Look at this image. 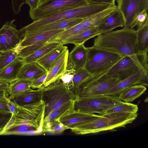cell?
<instances>
[{
  "label": "cell",
  "mask_w": 148,
  "mask_h": 148,
  "mask_svg": "<svg viewBox=\"0 0 148 148\" xmlns=\"http://www.w3.org/2000/svg\"><path fill=\"white\" fill-rule=\"evenodd\" d=\"M64 30H54L32 35L24 36L16 48L19 50L24 47L29 46L47 42L52 37Z\"/></svg>",
  "instance_id": "d6986e66"
},
{
  "label": "cell",
  "mask_w": 148,
  "mask_h": 148,
  "mask_svg": "<svg viewBox=\"0 0 148 148\" xmlns=\"http://www.w3.org/2000/svg\"><path fill=\"white\" fill-rule=\"evenodd\" d=\"M141 75L139 71L131 76L120 81L105 95H118L123 90L131 86L140 84Z\"/></svg>",
  "instance_id": "484cf974"
},
{
  "label": "cell",
  "mask_w": 148,
  "mask_h": 148,
  "mask_svg": "<svg viewBox=\"0 0 148 148\" xmlns=\"http://www.w3.org/2000/svg\"></svg>",
  "instance_id": "c3c4849f"
},
{
  "label": "cell",
  "mask_w": 148,
  "mask_h": 148,
  "mask_svg": "<svg viewBox=\"0 0 148 148\" xmlns=\"http://www.w3.org/2000/svg\"><path fill=\"white\" fill-rule=\"evenodd\" d=\"M136 42V30L123 27L120 29L98 35L94 39L93 46L131 58L138 68L141 75L140 84L148 86V54L138 53Z\"/></svg>",
  "instance_id": "6da1fadb"
},
{
  "label": "cell",
  "mask_w": 148,
  "mask_h": 148,
  "mask_svg": "<svg viewBox=\"0 0 148 148\" xmlns=\"http://www.w3.org/2000/svg\"><path fill=\"white\" fill-rule=\"evenodd\" d=\"M147 11V10H145L140 13L133 21L130 28L134 29L136 26L138 28L142 26L148 19Z\"/></svg>",
  "instance_id": "8d00e7d4"
},
{
  "label": "cell",
  "mask_w": 148,
  "mask_h": 148,
  "mask_svg": "<svg viewBox=\"0 0 148 148\" xmlns=\"http://www.w3.org/2000/svg\"><path fill=\"white\" fill-rule=\"evenodd\" d=\"M138 110L137 105L123 101L108 110L106 113L125 112L136 114Z\"/></svg>",
  "instance_id": "d6a6232c"
},
{
  "label": "cell",
  "mask_w": 148,
  "mask_h": 148,
  "mask_svg": "<svg viewBox=\"0 0 148 148\" xmlns=\"http://www.w3.org/2000/svg\"><path fill=\"white\" fill-rule=\"evenodd\" d=\"M138 71V66L132 59L125 56L109 70L107 74H118L121 81L133 75Z\"/></svg>",
  "instance_id": "5bb4252c"
},
{
  "label": "cell",
  "mask_w": 148,
  "mask_h": 148,
  "mask_svg": "<svg viewBox=\"0 0 148 148\" xmlns=\"http://www.w3.org/2000/svg\"><path fill=\"white\" fill-rule=\"evenodd\" d=\"M23 59L18 58L0 71V80L10 84L18 79L20 71L24 64Z\"/></svg>",
  "instance_id": "ffe728a7"
},
{
  "label": "cell",
  "mask_w": 148,
  "mask_h": 148,
  "mask_svg": "<svg viewBox=\"0 0 148 148\" xmlns=\"http://www.w3.org/2000/svg\"><path fill=\"white\" fill-rule=\"evenodd\" d=\"M117 8V5H112L108 8L84 19L80 22L83 31L93 28L97 27Z\"/></svg>",
  "instance_id": "ac0fdd59"
},
{
  "label": "cell",
  "mask_w": 148,
  "mask_h": 148,
  "mask_svg": "<svg viewBox=\"0 0 148 148\" xmlns=\"http://www.w3.org/2000/svg\"><path fill=\"white\" fill-rule=\"evenodd\" d=\"M136 49L139 54L147 53L148 51V19L145 24L136 30Z\"/></svg>",
  "instance_id": "83f0119b"
},
{
  "label": "cell",
  "mask_w": 148,
  "mask_h": 148,
  "mask_svg": "<svg viewBox=\"0 0 148 148\" xmlns=\"http://www.w3.org/2000/svg\"><path fill=\"white\" fill-rule=\"evenodd\" d=\"M61 45L57 42H47L31 55L22 59L24 63L37 62L51 50Z\"/></svg>",
  "instance_id": "1f68e13d"
},
{
  "label": "cell",
  "mask_w": 148,
  "mask_h": 148,
  "mask_svg": "<svg viewBox=\"0 0 148 148\" xmlns=\"http://www.w3.org/2000/svg\"><path fill=\"white\" fill-rule=\"evenodd\" d=\"M123 101L118 95H102L83 97L76 96L73 109L86 113L103 114L108 109Z\"/></svg>",
  "instance_id": "5b68a950"
},
{
  "label": "cell",
  "mask_w": 148,
  "mask_h": 148,
  "mask_svg": "<svg viewBox=\"0 0 148 148\" xmlns=\"http://www.w3.org/2000/svg\"><path fill=\"white\" fill-rule=\"evenodd\" d=\"M47 73L34 80L31 85V88L40 89L43 87L47 77Z\"/></svg>",
  "instance_id": "60d3db41"
},
{
  "label": "cell",
  "mask_w": 148,
  "mask_h": 148,
  "mask_svg": "<svg viewBox=\"0 0 148 148\" xmlns=\"http://www.w3.org/2000/svg\"><path fill=\"white\" fill-rule=\"evenodd\" d=\"M47 72L37 62L24 63L18 76V79H25L33 81Z\"/></svg>",
  "instance_id": "7402d4cb"
},
{
  "label": "cell",
  "mask_w": 148,
  "mask_h": 148,
  "mask_svg": "<svg viewBox=\"0 0 148 148\" xmlns=\"http://www.w3.org/2000/svg\"><path fill=\"white\" fill-rule=\"evenodd\" d=\"M120 81L118 74L107 72L93 77L84 84L76 96L79 97L106 95Z\"/></svg>",
  "instance_id": "ba28073f"
},
{
  "label": "cell",
  "mask_w": 148,
  "mask_h": 148,
  "mask_svg": "<svg viewBox=\"0 0 148 148\" xmlns=\"http://www.w3.org/2000/svg\"><path fill=\"white\" fill-rule=\"evenodd\" d=\"M138 114L125 112L106 113L92 120L76 126L70 129L76 135L94 134L125 127L136 118Z\"/></svg>",
  "instance_id": "7a4b0ae2"
},
{
  "label": "cell",
  "mask_w": 148,
  "mask_h": 148,
  "mask_svg": "<svg viewBox=\"0 0 148 148\" xmlns=\"http://www.w3.org/2000/svg\"><path fill=\"white\" fill-rule=\"evenodd\" d=\"M69 53L68 49L47 72L43 87H47L56 82L59 79L65 72L67 66Z\"/></svg>",
  "instance_id": "9a60e30c"
},
{
  "label": "cell",
  "mask_w": 148,
  "mask_h": 148,
  "mask_svg": "<svg viewBox=\"0 0 148 148\" xmlns=\"http://www.w3.org/2000/svg\"><path fill=\"white\" fill-rule=\"evenodd\" d=\"M147 88L141 84L133 85L123 90L119 94V98L124 102H130L144 93Z\"/></svg>",
  "instance_id": "4316f807"
},
{
  "label": "cell",
  "mask_w": 148,
  "mask_h": 148,
  "mask_svg": "<svg viewBox=\"0 0 148 148\" xmlns=\"http://www.w3.org/2000/svg\"><path fill=\"white\" fill-rule=\"evenodd\" d=\"M8 90L5 89H0V99L6 96Z\"/></svg>",
  "instance_id": "7dc6e473"
},
{
  "label": "cell",
  "mask_w": 148,
  "mask_h": 148,
  "mask_svg": "<svg viewBox=\"0 0 148 148\" xmlns=\"http://www.w3.org/2000/svg\"><path fill=\"white\" fill-rule=\"evenodd\" d=\"M26 3V0H11V8L14 13L17 14L21 11L23 5Z\"/></svg>",
  "instance_id": "ab89813d"
},
{
  "label": "cell",
  "mask_w": 148,
  "mask_h": 148,
  "mask_svg": "<svg viewBox=\"0 0 148 148\" xmlns=\"http://www.w3.org/2000/svg\"><path fill=\"white\" fill-rule=\"evenodd\" d=\"M41 88L42 100L45 106L44 119L53 111L69 102L73 101L76 97L74 92L60 79Z\"/></svg>",
  "instance_id": "277c9868"
},
{
  "label": "cell",
  "mask_w": 148,
  "mask_h": 148,
  "mask_svg": "<svg viewBox=\"0 0 148 148\" xmlns=\"http://www.w3.org/2000/svg\"><path fill=\"white\" fill-rule=\"evenodd\" d=\"M83 31L80 22L64 30L50 39L47 42H57L63 45L64 42L72 36Z\"/></svg>",
  "instance_id": "4dcf8cb0"
},
{
  "label": "cell",
  "mask_w": 148,
  "mask_h": 148,
  "mask_svg": "<svg viewBox=\"0 0 148 148\" xmlns=\"http://www.w3.org/2000/svg\"><path fill=\"white\" fill-rule=\"evenodd\" d=\"M117 8L124 20V27L130 28L133 21L141 12L148 9V0H116Z\"/></svg>",
  "instance_id": "9c48e42d"
},
{
  "label": "cell",
  "mask_w": 148,
  "mask_h": 148,
  "mask_svg": "<svg viewBox=\"0 0 148 148\" xmlns=\"http://www.w3.org/2000/svg\"><path fill=\"white\" fill-rule=\"evenodd\" d=\"M89 3L88 0H42L36 8L29 10V16L35 21Z\"/></svg>",
  "instance_id": "52a82bcc"
},
{
  "label": "cell",
  "mask_w": 148,
  "mask_h": 148,
  "mask_svg": "<svg viewBox=\"0 0 148 148\" xmlns=\"http://www.w3.org/2000/svg\"><path fill=\"white\" fill-rule=\"evenodd\" d=\"M33 81L25 79H18L10 84L7 93L11 99L31 88Z\"/></svg>",
  "instance_id": "f1b7e54d"
},
{
  "label": "cell",
  "mask_w": 148,
  "mask_h": 148,
  "mask_svg": "<svg viewBox=\"0 0 148 148\" xmlns=\"http://www.w3.org/2000/svg\"><path fill=\"white\" fill-rule=\"evenodd\" d=\"M87 51L84 44L76 45L69 53L66 69L75 71L84 68L87 58Z\"/></svg>",
  "instance_id": "2e32d148"
},
{
  "label": "cell",
  "mask_w": 148,
  "mask_h": 148,
  "mask_svg": "<svg viewBox=\"0 0 148 148\" xmlns=\"http://www.w3.org/2000/svg\"><path fill=\"white\" fill-rule=\"evenodd\" d=\"M69 128L57 119L51 121L43 127V132L53 134H60Z\"/></svg>",
  "instance_id": "d590c367"
},
{
  "label": "cell",
  "mask_w": 148,
  "mask_h": 148,
  "mask_svg": "<svg viewBox=\"0 0 148 148\" xmlns=\"http://www.w3.org/2000/svg\"><path fill=\"white\" fill-rule=\"evenodd\" d=\"M93 77L84 68L75 71L73 79V86L71 90L77 95L82 86Z\"/></svg>",
  "instance_id": "f546056e"
},
{
  "label": "cell",
  "mask_w": 148,
  "mask_h": 148,
  "mask_svg": "<svg viewBox=\"0 0 148 148\" xmlns=\"http://www.w3.org/2000/svg\"><path fill=\"white\" fill-rule=\"evenodd\" d=\"M123 15L117 8L103 23L98 27V28L103 33L112 31L118 27H124Z\"/></svg>",
  "instance_id": "603a6c76"
},
{
  "label": "cell",
  "mask_w": 148,
  "mask_h": 148,
  "mask_svg": "<svg viewBox=\"0 0 148 148\" xmlns=\"http://www.w3.org/2000/svg\"><path fill=\"white\" fill-rule=\"evenodd\" d=\"M84 19L76 18L58 20L33 28H28L25 26L19 30L23 37L25 36L32 35L50 31L60 29L66 30L80 23Z\"/></svg>",
  "instance_id": "7c38bea8"
},
{
  "label": "cell",
  "mask_w": 148,
  "mask_h": 148,
  "mask_svg": "<svg viewBox=\"0 0 148 148\" xmlns=\"http://www.w3.org/2000/svg\"><path fill=\"white\" fill-rule=\"evenodd\" d=\"M42 0H26V3L29 6L30 10H32L36 8L41 3Z\"/></svg>",
  "instance_id": "ee69618b"
},
{
  "label": "cell",
  "mask_w": 148,
  "mask_h": 148,
  "mask_svg": "<svg viewBox=\"0 0 148 148\" xmlns=\"http://www.w3.org/2000/svg\"><path fill=\"white\" fill-rule=\"evenodd\" d=\"M111 5H112L110 4L89 3L85 6L59 12L48 17L33 21V22L26 26V27L28 28H33L60 20L76 18L84 19Z\"/></svg>",
  "instance_id": "8992f818"
},
{
  "label": "cell",
  "mask_w": 148,
  "mask_h": 148,
  "mask_svg": "<svg viewBox=\"0 0 148 148\" xmlns=\"http://www.w3.org/2000/svg\"><path fill=\"white\" fill-rule=\"evenodd\" d=\"M43 123L24 121L15 124L5 130L2 135H25L40 134L43 132Z\"/></svg>",
  "instance_id": "e0dca14e"
},
{
  "label": "cell",
  "mask_w": 148,
  "mask_h": 148,
  "mask_svg": "<svg viewBox=\"0 0 148 148\" xmlns=\"http://www.w3.org/2000/svg\"><path fill=\"white\" fill-rule=\"evenodd\" d=\"M68 49L67 46L60 45L48 53L37 62L47 72Z\"/></svg>",
  "instance_id": "cb8c5ba5"
},
{
  "label": "cell",
  "mask_w": 148,
  "mask_h": 148,
  "mask_svg": "<svg viewBox=\"0 0 148 148\" xmlns=\"http://www.w3.org/2000/svg\"><path fill=\"white\" fill-rule=\"evenodd\" d=\"M75 71L66 69L65 72L59 79L64 84L68 86L71 90L73 86V79Z\"/></svg>",
  "instance_id": "74e56055"
},
{
  "label": "cell",
  "mask_w": 148,
  "mask_h": 148,
  "mask_svg": "<svg viewBox=\"0 0 148 148\" xmlns=\"http://www.w3.org/2000/svg\"><path fill=\"white\" fill-rule=\"evenodd\" d=\"M6 99V96L0 99V112L6 113H11L7 104Z\"/></svg>",
  "instance_id": "b9f144b4"
},
{
  "label": "cell",
  "mask_w": 148,
  "mask_h": 148,
  "mask_svg": "<svg viewBox=\"0 0 148 148\" xmlns=\"http://www.w3.org/2000/svg\"><path fill=\"white\" fill-rule=\"evenodd\" d=\"M10 99L14 103L18 106L38 103L43 101L42 91L41 88L33 90L31 88Z\"/></svg>",
  "instance_id": "44dd1931"
},
{
  "label": "cell",
  "mask_w": 148,
  "mask_h": 148,
  "mask_svg": "<svg viewBox=\"0 0 148 148\" xmlns=\"http://www.w3.org/2000/svg\"><path fill=\"white\" fill-rule=\"evenodd\" d=\"M18 54V50L16 48L0 51V71L15 59L19 58Z\"/></svg>",
  "instance_id": "e575fe53"
},
{
  "label": "cell",
  "mask_w": 148,
  "mask_h": 148,
  "mask_svg": "<svg viewBox=\"0 0 148 148\" xmlns=\"http://www.w3.org/2000/svg\"><path fill=\"white\" fill-rule=\"evenodd\" d=\"M87 58L84 68L93 77L106 73L125 56L95 47H86Z\"/></svg>",
  "instance_id": "3957f363"
},
{
  "label": "cell",
  "mask_w": 148,
  "mask_h": 148,
  "mask_svg": "<svg viewBox=\"0 0 148 148\" xmlns=\"http://www.w3.org/2000/svg\"><path fill=\"white\" fill-rule=\"evenodd\" d=\"M17 106L18 110L15 115V120L14 124L24 121L43 123L45 108L43 101L34 104Z\"/></svg>",
  "instance_id": "30bf717a"
},
{
  "label": "cell",
  "mask_w": 148,
  "mask_h": 148,
  "mask_svg": "<svg viewBox=\"0 0 148 148\" xmlns=\"http://www.w3.org/2000/svg\"><path fill=\"white\" fill-rule=\"evenodd\" d=\"M73 101L69 102L53 112L47 118L43 120V127L54 120L60 119L66 112L73 108Z\"/></svg>",
  "instance_id": "836d02e7"
},
{
  "label": "cell",
  "mask_w": 148,
  "mask_h": 148,
  "mask_svg": "<svg viewBox=\"0 0 148 148\" xmlns=\"http://www.w3.org/2000/svg\"><path fill=\"white\" fill-rule=\"evenodd\" d=\"M103 33L97 27L87 29L69 38L64 42L63 45L72 44L76 46L84 44L88 40Z\"/></svg>",
  "instance_id": "d4e9b609"
},
{
  "label": "cell",
  "mask_w": 148,
  "mask_h": 148,
  "mask_svg": "<svg viewBox=\"0 0 148 148\" xmlns=\"http://www.w3.org/2000/svg\"><path fill=\"white\" fill-rule=\"evenodd\" d=\"M13 19L7 21L0 29V51L16 48L22 38L14 24Z\"/></svg>",
  "instance_id": "8fae6325"
},
{
  "label": "cell",
  "mask_w": 148,
  "mask_h": 148,
  "mask_svg": "<svg viewBox=\"0 0 148 148\" xmlns=\"http://www.w3.org/2000/svg\"><path fill=\"white\" fill-rule=\"evenodd\" d=\"M116 0H88L89 3L97 4H110L115 5Z\"/></svg>",
  "instance_id": "f6af8a7d"
},
{
  "label": "cell",
  "mask_w": 148,
  "mask_h": 148,
  "mask_svg": "<svg viewBox=\"0 0 148 148\" xmlns=\"http://www.w3.org/2000/svg\"><path fill=\"white\" fill-rule=\"evenodd\" d=\"M11 113H6L0 112V135H2L5 127L11 119Z\"/></svg>",
  "instance_id": "f35d334b"
},
{
  "label": "cell",
  "mask_w": 148,
  "mask_h": 148,
  "mask_svg": "<svg viewBox=\"0 0 148 148\" xmlns=\"http://www.w3.org/2000/svg\"><path fill=\"white\" fill-rule=\"evenodd\" d=\"M103 114H89L71 109L62 115L60 121L70 129L81 124L95 119L102 116Z\"/></svg>",
  "instance_id": "4fadbf2b"
},
{
  "label": "cell",
  "mask_w": 148,
  "mask_h": 148,
  "mask_svg": "<svg viewBox=\"0 0 148 148\" xmlns=\"http://www.w3.org/2000/svg\"><path fill=\"white\" fill-rule=\"evenodd\" d=\"M6 100L8 108L12 115H16L18 111V106L14 103L9 98L7 97Z\"/></svg>",
  "instance_id": "7bdbcfd3"
},
{
  "label": "cell",
  "mask_w": 148,
  "mask_h": 148,
  "mask_svg": "<svg viewBox=\"0 0 148 148\" xmlns=\"http://www.w3.org/2000/svg\"><path fill=\"white\" fill-rule=\"evenodd\" d=\"M9 86L10 84L0 80V89H5L9 90Z\"/></svg>",
  "instance_id": "bcb514c9"
}]
</instances>
